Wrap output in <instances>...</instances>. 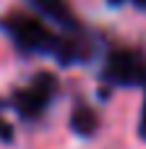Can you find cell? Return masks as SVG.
I'll list each match as a JSON object with an SVG mask.
<instances>
[{
  "label": "cell",
  "mask_w": 146,
  "mask_h": 149,
  "mask_svg": "<svg viewBox=\"0 0 146 149\" xmlns=\"http://www.w3.org/2000/svg\"><path fill=\"white\" fill-rule=\"evenodd\" d=\"M0 139H3V141H13V128H10L5 120H0Z\"/></svg>",
  "instance_id": "6"
},
{
  "label": "cell",
  "mask_w": 146,
  "mask_h": 149,
  "mask_svg": "<svg viewBox=\"0 0 146 149\" xmlns=\"http://www.w3.org/2000/svg\"><path fill=\"white\" fill-rule=\"evenodd\" d=\"M55 94H57V79L52 73H37L29 81V86H24V89H18L13 94L10 105H13V110L21 118L34 120V118H39L50 107Z\"/></svg>",
  "instance_id": "2"
},
{
  "label": "cell",
  "mask_w": 146,
  "mask_h": 149,
  "mask_svg": "<svg viewBox=\"0 0 146 149\" xmlns=\"http://www.w3.org/2000/svg\"><path fill=\"white\" fill-rule=\"evenodd\" d=\"M110 3H112V5H120V3H125V0H110ZM133 3H136L138 8H146V0H133Z\"/></svg>",
  "instance_id": "8"
},
{
  "label": "cell",
  "mask_w": 146,
  "mask_h": 149,
  "mask_svg": "<svg viewBox=\"0 0 146 149\" xmlns=\"http://www.w3.org/2000/svg\"><path fill=\"white\" fill-rule=\"evenodd\" d=\"M104 79L118 86H141L146 84V60L136 50H115L104 63Z\"/></svg>",
  "instance_id": "3"
},
{
  "label": "cell",
  "mask_w": 146,
  "mask_h": 149,
  "mask_svg": "<svg viewBox=\"0 0 146 149\" xmlns=\"http://www.w3.org/2000/svg\"><path fill=\"white\" fill-rule=\"evenodd\" d=\"M71 126H73V131H76L78 136H91V134L97 131V126H99V118H97V113H94L91 107L78 105V107L73 110V115H71Z\"/></svg>",
  "instance_id": "5"
},
{
  "label": "cell",
  "mask_w": 146,
  "mask_h": 149,
  "mask_svg": "<svg viewBox=\"0 0 146 149\" xmlns=\"http://www.w3.org/2000/svg\"><path fill=\"white\" fill-rule=\"evenodd\" d=\"M138 134L146 139V100H144V107H141V118H138Z\"/></svg>",
  "instance_id": "7"
},
{
  "label": "cell",
  "mask_w": 146,
  "mask_h": 149,
  "mask_svg": "<svg viewBox=\"0 0 146 149\" xmlns=\"http://www.w3.org/2000/svg\"><path fill=\"white\" fill-rule=\"evenodd\" d=\"M8 37L24 50V52H44L52 55L55 60H60L63 65H71L73 60L84 58V50L78 42L73 39H63L57 37L47 24H42L34 16H24V13H10L3 21Z\"/></svg>",
  "instance_id": "1"
},
{
  "label": "cell",
  "mask_w": 146,
  "mask_h": 149,
  "mask_svg": "<svg viewBox=\"0 0 146 149\" xmlns=\"http://www.w3.org/2000/svg\"><path fill=\"white\" fill-rule=\"evenodd\" d=\"M29 3L42 13V18L55 21L65 29H78V21H76V16H73V10L68 8L65 0H29Z\"/></svg>",
  "instance_id": "4"
}]
</instances>
